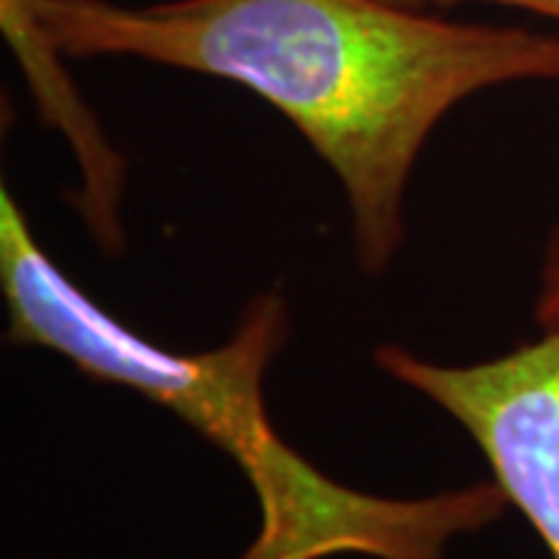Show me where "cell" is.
<instances>
[{
	"mask_svg": "<svg viewBox=\"0 0 559 559\" xmlns=\"http://www.w3.org/2000/svg\"><path fill=\"white\" fill-rule=\"evenodd\" d=\"M0 16L57 57H131L259 94L342 183L367 277L399 255L411 175L441 119L481 91L559 79V35L389 0H0Z\"/></svg>",
	"mask_w": 559,
	"mask_h": 559,
	"instance_id": "obj_1",
	"label": "cell"
},
{
	"mask_svg": "<svg viewBox=\"0 0 559 559\" xmlns=\"http://www.w3.org/2000/svg\"><path fill=\"white\" fill-rule=\"evenodd\" d=\"M373 360L457 419L507 500L559 559V323L481 364H436L395 342L377 345Z\"/></svg>",
	"mask_w": 559,
	"mask_h": 559,
	"instance_id": "obj_2",
	"label": "cell"
},
{
	"mask_svg": "<svg viewBox=\"0 0 559 559\" xmlns=\"http://www.w3.org/2000/svg\"><path fill=\"white\" fill-rule=\"evenodd\" d=\"M498 481H476L432 498L392 500L355 491L311 466L286 495L261 507V528L240 559H444V544L498 522Z\"/></svg>",
	"mask_w": 559,
	"mask_h": 559,
	"instance_id": "obj_3",
	"label": "cell"
},
{
	"mask_svg": "<svg viewBox=\"0 0 559 559\" xmlns=\"http://www.w3.org/2000/svg\"><path fill=\"white\" fill-rule=\"evenodd\" d=\"M535 320H538L540 330L559 323V224L554 227V234L547 240V249H544V261H540Z\"/></svg>",
	"mask_w": 559,
	"mask_h": 559,
	"instance_id": "obj_4",
	"label": "cell"
},
{
	"mask_svg": "<svg viewBox=\"0 0 559 559\" xmlns=\"http://www.w3.org/2000/svg\"><path fill=\"white\" fill-rule=\"evenodd\" d=\"M389 3L423 10V7H429V3H460V0H389ZM485 3L516 7V10H525V13H535V16H544V20L559 22V0H485Z\"/></svg>",
	"mask_w": 559,
	"mask_h": 559,
	"instance_id": "obj_5",
	"label": "cell"
}]
</instances>
